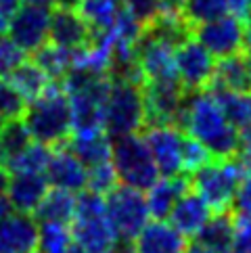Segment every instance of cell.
Masks as SVG:
<instances>
[{
  "instance_id": "1",
  "label": "cell",
  "mask_w": 251,
  "mask_h": 253,
  "mask_svg": "<svg viewBox=\"0 0 251 253\" xmlns=\"http://www.w3.org/2000/svg\"><path fill=\"white\" fill-rule=\"evenodd\" d=\"M178 128L201 142L213 159L235 157L239 151L241 132L226 120L209 90H186Z\"/></svg>"
},
{
  "instance_id": "2",
  "label": "cell",
  "mask_w": 251,
  "mask_h": 253,
  "mask_svg": "<svg viewBox=\"0 0 251 253\" xmlns=\"http://www.w3.org/2000/svg\"><path fill=\"white\" fill-rule=\"evenodd\" d=\"M69 228L80 253H118L124 243H128L107 218L103 197L90 191L78 193L76 213L69 222Z\"/></svg>"
},
{
  "instance_id": "3",
  "label": "cell",
  "mask_w": 251,
  "mask_h": 253,
  "mask_svg": "<svg viewBox=\"0 0 251 253\" xmlns=\"http://www.w3.org/2000/svg\"><path fill=\"white\" fill-rule=\"evenodd\" d=\"M21 120L28 128L32 140L46 144V147H59L69 138L74 124H71V107L65 90L59 84H48L40 96L25 105Z\"/></svg>"
},
{
  "instance_id": "4",
  "label": "cell",
  "mask_w": 251,
  "mask_h": 253,
  "mask_svg": "<svg viewBox=\"0 0 251 253\" xmlns=\"http://www.w3.org/2000/svg\"><path fill=\"white\" fill-rule=\"evenodd\" d=\"M245 171V166L237 157L209 159L208 164L191 171V184L193 191L211 207V211H228L235 203L237 188Z\"/></svg>"
},
{
  "instance_id": "5",
  "label": "cell",
  "mask_w": 251,
  "mask_h": 253,
  "mask_svg": "<svg viewBox=\"0 0 251 253\" xmlns=\"http://www.w3.org/2000/svg\"><path fill=\"white\" fill-rule=\"evenodd\" d=\"M147 126L142 84L111 80L103 105V130L111 138L140 132Z\"/></svg>"
},
{
  "instance_id": "6",
  "label": "cell",
  "mask_w": 251,
  "mask_h": 253,
  "mask_svg": "<svg viewBox=\"0 0 251 253\" xmlns=\"http://www.w3.org/2000/svg\"><path fill=\"white\" fill-rule=\"evenodd\" d=\"M111 166L120 184L145 191L159 178V171L145 138L138 132L111 140Z\"/></svg>"
},
{
  "instance_id": "7",
  "label": "cell",
  "mask_w": 251,
  "mask_h": 253,
  "mask_svg": "<svg viewBox=\"0 0 251 253\" xmlns=\"http://www.w3.org/2000/svg\"><path fill=\"white\" fill-rule=\"evenodd\" d=\"M103 201L107 218L111 220L113 228L124 241H132L136 232L151 220L145 193L138 188L118 184L103 197Z\"/></svg>"
},
{
  "instance_id": "8",
  "label": "cell",
  "mask_w": 251,
  "mask_h": 253,
  "mask_svg": "<svg viewBox=\"0 0 251 253\" xmlns=\"http://www.w3.org/2000/svg\"><path fill=\"white\" fill-rule=\"evenodd\" d=\"M145 142L151 151L159 176H182V147L184 132L174 124H153L145 126Z\"/></svg>"
},
{
  "instance_id": "9",
  "label": "cell",
  "mask_w": 251,
  "mask_h": 253,
  "mask_svg": "<svg viewBox=\"0 0 251 253\" xmlns=\"http://www.w3.org/2000/svg\"><path fill=\"white\" fill-rule=\"evenodd\" d=\"M193 38L203 44L211 57H228L245 48V21L232 15H222L218 19L205 21L193 28Z\"/></svg>"
},
{
  "instance_id": "10",
  "label": "cell",
  "mask_w": 251,
  "mask_h": 253,
  "mask_svg": "<svg viewBox=\"0 0 251 253\" xmlns=\"http://www.w3.org/2000/svg\"><path fill=\"white\" fill-rule=\"evenodd\" d=\"M186 90L180 82H142V101H145L147 126L153 124H174L182 113Z\"/></svg>"
},
{
  "instance_id": "11",
  "label": "cell",
  "mask_w": 251,
  "mask_h": 253,
  "mask_svg": "<svg viewBox=\"0 0 251 253\" xmlns=\"http://www.w3.org/2000/svg\"><path fill=\"white\" fill-rule=\"evenodd\" d=\"M174 59L178 80H180L184 90L193 92V90H205L209 86L216 63H213V57L208 52V48L197 42L193 36L174 48Z\"/></svg>"
},
{
  "instance_id": "12",
  "label": "cell",
  "mask_w": 251,
  "mask_h": 253,
  "mask_svg": "<svg viewBox=\"0 0 251 253\" xmlns=\"http://www.w3.org/2000/svg\"><path fill=\"white\" fill-rule=\"evenodd\" d=\"M50 8L42 4L25 2L17 8L11 23H8V38L19 46L25 55L40 48L48 40Z\"/></svg>"
},
{
  "instance_id": "13",
  "label": "cell",
  "mask_w": 251,
  "mask_h": 253,
  "mask_svg": "<svg viewBox=\"0 0 251 253\" xmlns=\"http://www.w3.org/2000/svg\"><path fill=\"white\" fill-rule=\"evenodd\" d=\"M134 48H136V59L145 80H153V82H180L176 71L174 46L159 42L142 32Z\"/></svg>"
},
{
  "instance_id": "14",
  "label": "cell",
  "mask_w": 251,
  "mask_h": 253,
  "mask_svg": "<svg viewBox=\"0 0 251 253\" xmlns=\"http://www.w3.org/2000/svg\"><path fill=\"white\" fill-rule=\"evenodd\" d=\"M132 253H184L188 239L169 220L151 218L130 241Z\"/></svg>"
},
{
  "instance_id": "15",
  "label": "cell",
  "mask_w": 251,
  "mask_h": 253,
  "mask_svg": "<svg viewBox=\"0 0 251 253\" xmlns=\"http://www.w3.org/2000/svg\"><path fill=\"white\" fill-rule=\"evenodd\" d=\"M46 180L50 186L63 188L69 193H82L86 191V166L80 161L74 153L67 149V144H59V147L50 149L48 166H46Z\"/></svg>"
},
{
  "instance_id": "16",
  "label": "cell",
  "mask_w": 251,
  "mask_h": 253,
  "mask_svg": "<svg viewBox=\"0 0 251 253\" xmlns=\"http://www.w3.org/2000/svg\"><path fill=\"white\" fill-rule=\"evenodd\" d=\"M38 220L30 213L6 211L0 215V253H36Z\"/></svg>"
},
{
  "instance_id": "17",
  "label": "cell",
  "mask_w": 251,
  "mask_h": 253,
  "mask_svg": "<svg viewBox=\"0 0 251 253\" xmlns=\"http://www.w3.org/2000/svg\"><path fill=\"white\" fill-rule=\"evenodd\" d=\"M90 25H88L76 8L57 6L50 11V25H48V38L52 44L67 50H78L90 42Z\"/></svg>"
},
{
  "instance_id": "18",
  "label": "cell",
  "mask_w": 251,
  "mask_h": 253,
  "mask_svg": "<svg viewBox=\"0 0 251 253\" xmlns=\"http://www.w3.org/2000/svg\"><path fill=\"white\" fill-rule=\"evenodd\" d=\"M48 186L46 174H8L4 199L13 211L34 215Z\"/></svg>"
},
{
  "instance_id": "19",
  "label": "cell",
  "mask_w": 251,
  "mask_h": 253,
  "mask_svg": "<svg viewBox=\"0 0 251 253\" xmlns=\"http://www.w3.org/2000/svg\"><path fill=\"white\" fill-rule=\"evenodd\" d=\"M65 144L86 168L111 161V136L103 128L71 130Z\"/></svg>"
},
{
  "instance_id": "20",
  "label": "cell",
  "mask_w": 251,
  "mask_h": 253,
  "mask_svg": "<svg viewBox=\"0 0 251 253\" xmlns=\"http://www.w3.org/2000/svg\"><path fill=\"white\" fill-rule=\"evenodd\" d=\"M213 215L211 207L203 201L195 191H186L180 199L176 201L174 210L169 211L167 220L172 222L174 228H178L186 239H195L201 232V228L209 222Z\"/></svg>"
},
{
  "instance_id": "21",
  "label": "cell",
  "mask_w": 251,
  "mask_h": 253,
  "mask_svg": "<svg viewBox=\"0 0 251 253\" xmlns=\"http://www.w3.org/2000/svg\"><path fill=\"white\" fill-rule=\"evenodd\" d=\"M188 191V182L182 176H159L149 188H145V201L149 215L155 220H167L176 201Z\"/></svg>"
},
{
  "instance_id": "22",
  "label": "cell",
  "mask_w": 251,
  "mask_h": 253,
  "mask_svg": "<svg viewBox=\"0 0 251 253\" xmlns=\"http://www.w3.org/2000/svg\"><path fill=\"white\" fill-rule=\"evenodd\" d=\"M205 90H209L211 96L218 101L222 113L226 115V120L239 132L249 128L251 126V92H235V90L222 88L213 82H209V86Z\"/></svg>"
},
{
  "instance_id": "23",
  "label": "cell",
  "mask_w": 251,
  "mask_h": 253,
  "mask_svg": "<svg viewBox=\"0 0 251 253\" xmlns=\"http://www.w3.org/2000/svg\"><path fill=\"white\" fill-rule=\"evenodd\" d=\"M76 203L78 195L63 191V188L48 186V191L44 193L42 201L38 203L34 211V218L38 222H63L69 224L76 213Z\"/></svg>"
},
{
  "instance_id": "24",
  "label": "cell",
  "mask_w": 251,
  "mask_h": 253,
  "mask_svg": "<svg viewBox=\"0 0 251 253\" xmlns=\"http://www.w3.org/2000/svg\"><path fill=\"white\" fill-rule=\"evenodd\" d=\"M213 84L222 88L235 90V92H251V78H249V65L247 57L243 52L222 57L216 67H213Z\"/></svg>"
},
{
  "instance_id": "25",
  "label": "cell",
  "mask_w": 251,
  "mask_h": 253,
  "mask_svg": "<svg viewBox=\"0 0 251 253\" xmlns=\"http://www.w3.org/2000/svg\"><path fill=\"white\" fill-rule=\"evenodd\" d=\"M6 80L15 86V90L28 103L34 101L36 96H40L44 90L48 88V84L52 82V80H48V76L44 74L34 61H25V59L6 76Z\"/></svg>"
},
{
  "instance_id": "26",
  "label": "cell",
  "mask_w": 251,
  "mask_h": 253,
  "mask_svg": "<svg viewBox=\"0 0 251 253\" xmlns=\"http://www.w3.org/2000/svg\"><path fill=\"white\" fill-rule=\"evenodd\" d=\"M32 55H34L32 61L48 76V80H63L69 74L71 65H74V50L61 48L52 42L50 44L44 42Z\"/></svg>"
},
{
  "instance_id": "27",
  "label": "cell",
  "mask_w": 251,
  "mask_h": 253,
  "mask_svg": "<svg viewBox=\"0 0 251 253\" xmlns=\"http://www.w3.org/2000/svg\"><path fill=\"white\" fill-rule=\"evenodd\" d=\"M76 11L90 30H109L124 11L122 0H78Z\"/></svg>"
},
{
  "instance_id": "28",
  "label": "cell",
  "mask_w": 251,
  "mask_h": 253,
  "mask_svg": "<svg viewBox=\"0 0 251 253\" xmlns=\"http://www.w3.org/2000/svg\"><path fill=\"white\" fill-rule=\"evenodd\" d=\"M74 237L69 224L63 222H38L36 253H74Z\"/></svg>"
},
{
  "instance_id": "29",
  "label": "cell",
  "mask_w": 251,
  "mask_h": 253,
  "mask_svg": "<svg viewBox=\"0 0 251 253\" xmlns=\"http://www.w3.org/2000/svg\"><path fill=\"white\" fill-rule=\"evenodd\" d=\"M197 243L199 245L209 247L216 253H230V243H232V218L226 211H220L211 215L209 222L203 226L201 232L197 234Z\"/></svg>"
},
{
  "instance_id": "30",
  "label": "cell",
  "mask_w": 251,
  "mask_h": 253,
  "mask_svg": "<svg viewBox=\"0 0 251 253\" xmlns=\"http://www.w3.org/2000/svg\"><path fill=\"white\" fill-rule=\"evenodd\" d=\"M48 157H50V147L32 140L11 161H6L4 169L6 174H44L48 166Z\"/></svg>"
},
{
  "instance_id": "31",
  "label": "cell",
  "mask_w": 251,
  "mask_h": 253,
  "mask_svg": "<svg viewBox=\"0 0 251 253\" xmlns=\"http://www.w3.org/2000/svg\"><path fill=\"white\" fill-rule=\"evenodd\" d=\"M32 142V136L25 128L23 120H8L0 126V166H6L21 149H25Z\"/></svg>"
},
{
  "instance_id": "32",
  "label": "cell",
  "mask_w": 251,
  "mask_h": 253,
  "mask_svg": "<svg viewBox=\"0 0 251 253\" xmlns=\"http://www.w3.org/2000/svg\"><path fill=\"white\" fill-rule=\"evenodd\" d=\"M226 13H228L226 0H184L180 8V15L191 28H197V25H201L205 21L218 19V17Z\"/></svg>"
},
{
  "instance_id": "33",
  "label": "cell",
  "mask_w": 251,
  "mask_h": 253,
  "mask_svg": "<svg viewBox=\"0 0 251 253\" xmlns=\"http://www.w3.org/2000/svg\"><path fill=\"white\" fill-rule=\"evenodd\" d=\"M86 169H88V174H86V191H90V193H96V195L105 197L113 186L120 184L118 174H115L111 161H105V164H98V166L86 168Z\"/></svg>"
},
{
  "instance_id": "34",
  "label": "cell",
  "mask_w": 251,
  "mask_h": 253,
  "mask_svg": "<svg viewBox=\"0 0 251 253\" xmlns=\"http://www.w3.org/2000/svg\"><path fill=\"white\" fill-rule=\"evenodd\" d=\"M28 101L17 92L15 86L6 78H0V120H19L25 111Z\"/></svg>"
},
{
  "instance_id": "35",
  "label": "cell",
  "mask_w": 251,
  "mask_h": 253,
  "mask_svg": "<svg viewBox=\"0 0 251 253\" xmlns=\"http://www.w3.org/2000/svg\"><path fill=\"white\" fill-rule=\"evenodd\" d=\"M230 253H251V215L239 213L232 218Z\"/></svg>"
},
{
  "instance_id": "36",
  "label": "cell",
  "mask_w": 251,
  "mask_h": 253,
  "mask_svg": "<svg viewBox=\"0 0 251 253\" xmlns=\"http://www.w3.org/2000/svg\"><path fill=\"white\" fill-rule=\"evenodd\" d=\"M209 159H213L209 155V151L203 147L201 142H197L195 138H191L188 134H184V147H182V164H184V174H191L197 168H201L203 164H208Z\"/></svg>"
},
{
  "instance_id": "37",
  "label": "cell",
  "mask_w": 251,
  "mask_h": 253,
  "mask_svg": "<svg viewBox=\"0 0 251 253\" xmlns=\"http://www.w3.org/2000/svg\"><path fill=\"white\" fill-rule=\"evenodd\" d=\"M124 8L136 19L142 28L155 19L161 13V0H122Z\"/></svg>"
},
{
  "instance_id": "38",
  "label": "cell",
  "mask_w": 251,
  "mask_h": 253,
  "mask_svg": "<svg viewBox=\"0 0 251 253\" xmlns=\"http://www.w3.org/2000/svg\"><path fill=\"white\" fill-rule=\"evenodd\" d=\"M23 59H25V52L11 38L0 34V78H6Z\"/></svg>"
},
{
  "instance_id": "39",
  "label": "cell",
  "mask_w": 251,
  "mask_h": 253,
  "mask_svg": "<svg viewBox=\"0 0 251 253\" xmlns=\"http://www.w3.org/2000/svg\"><path fill=\"white\" fill-rule=\"evenodd\" d=\"M239 213H245V215H251V169L245 171L243 180L237 188V195H235V203Z\"/></svg>"
},
{
  "instance_id": "40",
  "label": "cell",
  "mask_w": 251,
  "mask_h": 253,
  "mask_svg": "<svg viewBox=\"0 0 251 253\" xmlns=\"http://www.w3.org/2000/svg\"><path fill=\"white\" fill-rule=\"evenodd\" d=\"M21 6V0H0V34H4L11 23L17 8Z\"/></svg>"
},
{
  "instance_id": "41",
  "label": "cell",
  "mask_w": 251,
  "mask_h": 253,
  "mask_svg": "<svg viewBox=\"0 0 251 253\" xmlns=\"http://www.w3.org/2000/svg\"><path fill=\"white\" fill-rule=\"evenodd\" d=\"M226 8L232 17L245 21L247 17L251 15V6H249V0H226Z\"/></svg>"
},
{
  "instance_id": "42",
  "label": "cell",
  "mask_w": 251,
  "mask_h": 253,
  "mask_svg": "<svg viewBox=\"0 0 251 253\" xmlns=\"http://www.w3.org/2000/svg\"><path fill=\"white\" fill-rule=\"evenodd\" d=\"M184 0H161V13H180Z\"/></svg>"
},
{
  "instance_id": "43",
  "label": "cell",
  "mask_w": 251,
  "mask_h": 253,
  "mask_svg": "<svg viewBox=\"0 0 251 253\" xmlns=\"http://www.w3.org/2000/svg\"><path fill=\"white\" fill-rule=\"evenodd\" d=\"M245 48H249L251 52V15L245 19Z\"/></svg>"
},
{
  "instance_id": "44",
  "label": "cell",
  "mask_w": 251,
  "mask_h": 253,
  "mask_svg": "<svg viewBox=\"0 0 251 253\" xmlns=\"http://www.w3.org/2000/svg\"><path fill=\"white\" fill-rule=\"evenodd\" d=\"M184 253H216V251H211L209 247L199 245V243H197V245H193V247H186V251H184Z\"/></svg>"
},
{
  "instance_id": "45",
  "label": "cell",
  "mask_w": 251,
  "mask_h": 253,
  "mask_svg": "<svg viewBox=\"0 0 251 253\" xmlns=\"http://www.w3.org/2000/svg\"><path fill=\"white\" fill-rule=\"evenodd\" d=\"M6 211H11V207H8V203H6L4 195H0V215H4Z\"/></svg>"
},
{
  "instance_id": "46",
  "label": "cell",
  "mask_w": 251,
  "mask_h": 253,
  "mask_svg": "<svg viewBox=\"0 0 251 253\" xmlns=\"http://www.w3.org/2000/svg\"><path fill=\"white\" fill-rule=\"evenodd\" d=\"M25 2H32V4H42V6H50V4H55V0H25Z\"/></svg>"
},
{
  "instance_id": "47",
  "label": "cell",
  "mask_w": 251,
  "mask_h": 253,
  "mask_svg": "<svg viewBox=\"0 0 251 253\" xmlns=\"http://www.w3.org/2000/svg\"><path fill=\"white\" fill-rule=\"evenodd\" d=\"M118 253H132V247H130V241L128 243H124V247L118 251Z\"/></svg>"
},
{
  "instance_id": "48",
  "label": "cell",
  "mask_w": 251,
  "mask_h": 253,
  "mask_svg": "<svg viewBox=\"0 0 251 253\" xmlns=\"http://www.w3.org/2000/svg\"><path fill=\"white\" fill-rule=\"evenodd\" d=\"M247 65H249V78H251V57L247 59Z\"/></svg>"
},
{
  "instance_id": "49",
  "label": "cell",
  "mask_w": 251,
  "mask_h": 253,
  "mask_svg": "<svg viewBox=\"0 0 251 253\" xmlns=\"http://www.w3.org/2000/svg\"><path fill=\"white\" fill-rule=\"evenodd\" d=\"M0 126H2V120H0Z\"/></svg>"
}]
</instances>
